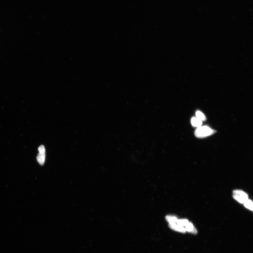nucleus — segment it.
I'll use <instances>...</instances> for the list:
<instances>
[{
  "mask_svg": "<svg viewBox=\"0 0 253 253\" xmlns=\"http://www.w3.org/2000/svg\"><path fill=\"white\" fill-rule=\"evenodd\" d=\"M186 231L193 234H197V231L192 223H189L185 228Z\"/></svg>",
  "mask_w": 253,
  "mask_h": 253,
  "instance_id": "423d86ee",
  "label": "nucleus"
},
{
  "mask_svg": "<svg viewBox=\"0 0 253 253\" xmlns=\"http://www.w3.org/2000/svg\"><path fill=\"white\" fill-rule=\"evenodd\" d=\"M191 124L194 127H199L201 126L202 121L198 119L197 117H193L191 120Z\"/></svg>",
  "mask_w": 253,
  "mask_h": 253,
  "instance_id": "39448f33",
  "label": "nucleus"
},
{
  "mask_svg": "<svg viewBox=\"0 0 253 253\" xmlns=\"http://www.w3.org/2000/svg\"><path fill=\"white\" fill-rule=\"evenodd\" d=\"M169 227L172 230L181 233H185L186 232L185 228L177 224L176 223H169Z\"/></svg>",
  "mask_w": 253,
  "mask_h": 253,
  "instance_id": "7ed1b4c3",
  "label": "nucleus"
},
{
  "mask_svg": "<svg viewBox=\"0 0 253 253\" xmlns=\"http://www.w3.org/2000/svg\"><path fill=\"white\" fill-rule=\"evenodd\" d=\"M216 131L207 126H200L198 128L195 132V135L198 138H204L213 135Z\"/></svg>",
  "mask_w": 253,
  "mask_h": 253,
  "instance_id": "f257e3e1",
  "label": "nucleus"
},
{
  "mask_svg": "<svg viewBox=\"0 0 253 253\" xmlns=\"http://www.w3.org/2000/svg\"><path fill=\"white\" fill-rule=\"evenodd\" d=\"M196 117L198 119L201 120L202 121H205L206 120V116L200 111H196Z\"/></svg>",
  "mask_w": 253,
  "mask_h": 253,
  "instance_id": "6e6552de",
  "label": "nucleus"
},
{
  "mask_svg": "<svg viewBox=\"0 0 253 253\" xmlns=\"http://www.w3.org/2000/svg\"><path fill=\"white\" fill-rule=\"evenodd\" d=\"M188 223V221L186 220H177L176 223L184 227H185Z\"/></svg>",
  "mask_w": 253,
  "mask_h": 253,
  "instance_id": "1a4fd4ad",
  "label": "nucleus"
},
{
  "mask_svg": "<svg viewBox=\"0 0 253 253\" xmlns=\"http://www.w3.org/2000/svg\"><path fill=\"white\" fill-rule=\"evenodd\" d=\"M45 152H39L37 156L38 162L41 165H43L45 163Z\"/></svg>",
  "mask_w": 253,
  "mask_h": 253,
  "instance_id": "20e7f679",
  "label": "nucleus"
},
{
  "mask_svg": "<svg viewBox=\"0 0 253 253\" xmlns=\"http://www.w3.org/2000/svg\"><path fill=\"white\" fill-rule=\"evenodd\" d=\"M233 197L235 199L241 203H244L248 199V195L243 191L236 190L234 191Z\"/></svg>",
  "mask_w": 253,
  "mask_h": 253,
  "instance_id": "f03ea898",
  "label": "nucleus"
},
{
  "mask_svg": "<svg viewBox=\"0 0 253 253\" xmlns=\"http://www.w3.org/2000/svg\"><path fill=\"white\" fill-rule=\"evenodd\" d=\"M166 219L169 223H176L178 220L176 216L170 215L166 216Z\"/></svg>",
  "mask_w": 253,
  "mask_h": 253,
  "instance_id": "0eeeda50",
  "label": "nucleus"
},
{
  "mask_svg": "<svg viewBox=\"0 0 253 253\" xmlns=\"http://www.w3.org/2000/svg\"><path fill=\"white\" fill-rule=\"evenodd\" d=\"M244 203L246 207L250 210H253V203L251 200L247 199Z\"/></svg>",
  "mask_w": 253,
  "mask_h": 253,
  "instance_id": "9d476101",
  "label": "nucleus"
}]
</instances>
